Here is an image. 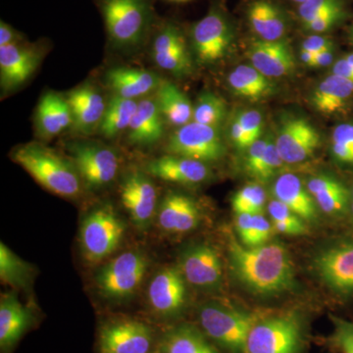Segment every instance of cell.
Returning <instances> with one entry per match:
<instances>
[{"mask_svg": "<svg viewBox=\"0 0 353 353\" xmlns=\"http://www.w3.org/2000/svg\"><path fill=\"white\" fill-rule=\"evenodd\" d=\"M228 254L234 278L254 296H275L296 288L294 262L289 250L280 241L248 248L230 234Z\"/></svg>", "mask_w": 353, "mask_h": 353, "instance_id": "cell-1", "label": "cell"}, {"mask_svg": "<svg viewBox=\"0 0 353 353\" xmlns=\"http://www.w3.org/2000/svg\"><path fill=\"white\" fill-rule=\"evenodd\" d=\"M13 159L43 188L57 196L77 197L81 178L75 166L46 146L30 143L13 153Z\"/></svg>", "mask_w": 353, "mask_h": 353, "instance_id": "cell-2", "label": "cell"}, {"mask_svg": "<svg viewBox=\"0 0 353 353\" xmlns=\"http://www.w3.org/2000/svg\"><path fill=\"white\" fill-rule=\"evenodd\" d=\"M304 343L303 320L296 311L261 318L255 322L243 353H299Z\"/></svg>", "mask_w": 353, "mask_h": 353, "instance_id": "cell-3", "label": "cell"}, {"mask_svg": "<svg viewBox=\"0 0 353 353\" xmlns=\"http://www.w3.org/2000/svg\"><path fill=\"white\" fill-rule=\"evenodd\" d=\"M259 316L218 303H208L199 310V320L206 336L230 353H243L246 340Z\"/></svg>", "mask_w": 353, "mask_h": 353, "instance_id": "cell-4", "label": "cell"}, {"mask_svg": "<svg viewBox=\"0 0 353 353\" xmlns=\"http://www.w3.org/2000/svg\"><path fill=\"white\" fill-rule=\"evenodd\" d=\"M313 273L334 296L353 297V238H343L322 248L312 259Z\"/></svg>", "mask_w": 353, "mask_h": 353, "instance_id": "cell-5", "label": "cell"}, {"mask_svg": "<svg viewBox=\"0 0 353 353\" xmlns=\"http://www.w3.org/2000/svg\"><path fill=\"white\" fill-rule=\"evenodd\" d=\"M125 225L110 208L95 209L85 217L81 228L80 240L83 256L97 263L112 254L125 233Z\"/></svg>", "mask_w": 353, "mask_h": 353, "instance_id": "cell-6", "label": "cell"}, {"mask_svg": "<svg viewBox=\"0 0 353 353\" xmlns=\"http://www.w3.org/2000/svg\"><path fill=\"white\" fill-rule=\"evenodd\" d=\"M102 13L109 37L119 46L138 44L150 24L148 0H104Z\"/></svg>", "mask_w": 353, "mask_h": 353, "instance_id": "cell-7", "label": "cell"}, {"mask_svg": "<svg viewBox=\"0 0 353 353\" xmlns=\"http://www.w3.org/2000/svg\"><path fill=\"white\" fill-rule=\"evenodd\" d=\"M148 268L143 253L129 250L102 267L97 275V288L102 296L112 301L130 299L143 283Z\"/></svg>", "mask_w": 353, "mask_h": 353, "instance_id": "cell-8", "label": "cell"}, {"mask_svg": "<svg viewBox=\"0 0 353 353\" xmlns=\"http://www.w3.org/2000/svg\"><path fill=\"white\" fill-rule=\"evenodd\" d=\"M167 152L208 163L218 161L224 157L226 148L216 128L192 121L172 134Z\"/></svg>", "mask_w": 353, "mask_h": 353, "instance_id": "cell-9", "label": "cell"}, {"mask_svg": "<svg viewBox=\"0 0 353 353\" xmlns=\"http://www.w3.org/2000/svg\"><path fill=\"white\" fill-rule=\"evenodd\" d=\"M74 166L88 189L105 187L119 172V157L108 146L99 143H77L71 148Z\"/></svg>", "mask_w": 353, "mask_h": 353, "instance_id": "cell-10", "label": "cell"}, {"mask_svg": "<svg viewBox=\"0 0 353 353\" xmlns=\"http://www.w3.org/2000/svg\"><path fill=\"white\" fill-rule=\"evenodd\" d=\"M233 39V28L218 11H211L192 27V46L201 63H215L226 57Z\"/></svg>", "mask_w": 353, "mask_h": 353, "instance_id": "cell-11", "label": "cell"}, {"mask_svg": "<svg viewBox=\"0 0 353 353\" xmlns=\"http://www.w3.org/2000/svg\"><path fill=\"white\" fill-rule=\"evenodd\" d=\"M152 345V329L138 320L108 323L99 334L101 353H150Z\"/></svg>", "mask_w": 353, "mask_h": 353, "instance_id": "cell-12", "label": "cell"}, {"mask_svg": "<svg viewBox=\"0 0 353 353\" xmlns=\"http://www.w3.org/2000/svg\"><path fill=\"white\" fill-rule=\"evenodd\" d=\"M187 283L179 266L158 272L148 287V301L152 310L163 318L180 314L187 303Z\"/></svg>", "mask_w": 353, "mask_h": 353, "instance_id": "cell-13", "label": "cell"}, {"mask_svg": "<svg viewBox=\"0 0 353 353\" xmlns=\"http://www.w3.org/2000/svg\"><path fill=\"white\" fill-rule=\"evenodd\" d=\"M179 267L185 281L199 289H215L222 281L219 253L208 243H197L185 250Z\"/></svg>", "mask_w": 353, "mask_h": 353, "instance_id": "cell-14", "label": "cell"}, {"mask_svg": "<svg viewBox=\"0 0 353 353\" xmlns=\"http://www.w3.org/2000/svg\"><path fill=\"white\" fill-rule=\"evenodd\" d=\"M275 143L285 163H301L317 150L320 134L304 118H290L281 127Z\"/></svg>", "mask_w": 353, "mask_h": 353, "instance_id": "cell-15", "label": "cell"}, {"mask_svg": "<svg viewBox=\"0 0 353 353\" xmlns=\"http://www.w3.org/2000/svg\"><path fill=\"white\" fill-rule=\"evenodd\" d=\"M121 201L139 229L150 226L157 212V192L145 174L137 171L127 176L121 187Z\"/></svg>", "mask_w": 353, "mask_h": 353, "instance_id": "cell-16", "label": "cell"}, {"mask_svg": "<svg viewBox=\"0 0 353 353\" xmlns=\"http://www.w3.org/2000/svg\"><path fill=\"white\" fill-rule=\"evenodd\" d=\"M152 54L159 68L173 75L187 76L192 72V57L185 37L175 25H165L158 32L153 41Z\"/></svg>", "mask_w": 353, "mask_h": 353, "instance_id": "cell-17", "label": "cell"}, {"mask_svg": "<svg viewBox=\"0 0 353 353\" xmlns=\"http://www.w3.org/2000/svg\"><path fill=\"white\" fill-rule=\"evenodd\" d=\"M41 54L21 43L0 46V82L4 92L24 85L38 69Z\"/></svg>", "mask_w": 353, "mask_h": 353, "instance_id": "cell-18", "label": "cell"}, {"mask_svg": "<svg viewBox=\"0 0 353 353\" xmlns=\"http://www.w3.org/2000/svg\"><path fill=\"white\" fill-rule=\"evenodd\" d=\"M201 211L194 199L179 192L165 196L157 212L159 227L169 233H187L199 226Z\"/></svg>", "mask_w": 353, "mask_h": 353, "instance_id": "cell-19", "label": "cell"}, {"mask_svg": "<svg viewBox=\"0 0 353 353\" xmlns=\"http://www.w3.org/2000/svg\"><path fill=\"white\" fill-rule=\"evenodd\" d=\"M67 101L73 115V125L82 134H92L101 127L108 103L99 90L92 85L76 88Z\"/></svg>", "mask_w": 353, "mask_h": 353, "instance_id": "cell-20", "label": "cell"}, {"mask_svg": "<svg viewBox=\"0 0 353 353\" xmlns=\"http://www.w3.org/2000/svg\"><path fill=\"white\" fill-rule=\"evenodd\" d=\"M252 66L268 78L289 75L294 69V59L289 44L285 41L259 39L250 46Z\"/></svg>", "mask_w": 353, "mask_h": 353, "instance_id": "cell-21", "label": "cell"}, {"mask_svg": "<svg viewBox=\"0 0 353 353\" xmlns=\"http://www.w3.org/2000/svg\"><path fill=\"white\" fill-rule=\"evenodd\" d=\"M317 208L331 217H343L350 212L352 190L334 176L321 174L309 179L306 183Z\"/></svg>", "mask_w": 353, "mask_h": 353, "instance_id": "cell-22", "label": "cell"}, {"mask_svg": "<svg viewBox=\"0 0 353 353\" xmlns=\"http://www.w3.org/2000/svg\"><path fill=\"white\" fill-rule=\"evenodd\" d=\"M150 175L166 182L196 185L204 182L210 175L205 163L190 158L169 154L152 160L148 165Z\"/></svg>", "mask_w": 353, "mask_h": 353, "instance_id": "cell-23", "label": "cell"}, {"mask_svg": "<svg viewBox=\"0 0 353 353\" xmlns=\"http://www.w3.org/2000/svg\"><path fill=\"white\" fill-rule=\"evenodd\" d=\"M272 192L274 199L283 202L305 222H313L317 218V204L299 176L292 173L279 176Z\"/></svg>", "mask_w": 353, "mask_h": 353, "instance_id": "cell-24", "label": "cell"}, {"mask_svg": "<svg viewBox=\"0 0 353 353\" xmlns=\"http://www.w3.org/2000/svg\"><path fill=\"white\" fill-rule=\"evenodd\" d=\"M128 141L132 145H154L164 134V117L157 97H146L139 101L138 109L128 129Z\"/></svg>", "mask_w": 353, "mask_h": 353, "instance_id": "cell-25", "label": "cell"}, {"mask_svg": "<svg viewBox=\"0 0 353 353\" xmlns=\"http://www.w3.org/2000/svg\"><path fill=\"white\" fill-rule=\"evenodd\" d=\"M109 87L115 95L137 101L160 87L159 78L152 72L132 67H117L106 75Z\"/></svg>", "mask_w": 353, "mask_h": 353, "instance_id": "cell-26", "label": "cell"}, {"mask_svg": "<svg viewBox=\"0 0 353 353\" xmlns=\"http://www.w3.org/2000/svg\"><path fill=\"white\" fill-rule=\"evenodd\" d=\"M32 323V313L14 292L3 294L0 301V347L10 350Z\"/></svg>", "mask_w": 353, "mask_h": 353, "instance_id": "cell-27", "label": "cell"}, {"mask_svg": "<svg viewBox=\"0 0 353 353\" xmlns=\"http://www.w3.org/2000/svg\"><path fill=\"white\" fill-rule=\"evenodd\" d=\"M37 125L43 138H53L73 125V115L67 97L48 92L39 101Z\"/></svg>", "mask_w": 353, "mask_h": 353, "instance_id": "cell-28", "label": "cell"}, {"mask_svg": "<svg viewBox=\"0 0 353 353\" xmlns=\"http://www.w3.org/2000/svg\"><path fill=\"white\" fill-rule=\"evenodd\" d=\"M157 101L164 119L172 126L180 128L192 122L194 108L189 97L173 83H161Z\"/></svg>", "mask_w": 353, "mask_h": 353, "instance_id": "cell-29", "label": "cell"}, {"mask_svg": "<svg viewBox=\"0 0 353 353\" xmlns=\"http://www.w3.org/2000/svg\"><path fill=\"white\" fill-rule=\"evenodd\" d=\"M352 94L353 82L332 74L316 88L311 101L319 112L333 114L345 108Z\"/></svg>", "mask_w": 353, "mask_h": 353, "instance_id": "cell-30", "label": "cell"}, {"mask_svg": "<svg viewBox=\"0 0 353 353\" xmlns=\"http://www.w3.org/2000/svg\"><path fill=\"white\" fill-rule=\"evenodd\" d=\"M160 353H219L209 343L205 334L192 325L175 327L165 334Z\"/></svg>", "mask_w": 353, "mask_h": 353, "instance_id": "cell-31", "label": "cell"}, {"mask_svg": "<svg viewBox=\"0 0 353 353\" xmlns=\"http://www.w3.org/2000/svg\"><path fill=\"white\" fill-rule=\"evenodd\" d=\"M228 82L234 94L253 101L268 97L274 88L268 77L248 65H240L234 69L228 77Z\"/></svg>", "mask_w": 353, "mask_h": 353, "instance_id": "cell-32", "label": "cell"}, {"mask_svg": "<svg viewBox=\"0 0 353 353\" xmlns=\"http://www.w3.org/2000/svg\"><path fill=\"white\" fill-rule=\"evenodd\" d=\"M139 101L114 95L108 103L99 132L105 138H114L126 131L138 109Z\"/></svg>", "mask_w": 353, "mask_h": 353, "instance_id": "cell-33", "label": "cell"}, {"mask_svg": "<svg viewBox=\"0 0 353 353\" xmlns=\"http://www.w3.org/2000/svg\"><path fill=\"white\" fill-rule=\"evenodd\" d=\"M274 228L263 214H239L236 231L241 245L255 248L270 241Z\"/></svg>", "mask_w": 353, "mask_h": 353, "instance_id": "cell-34", "label": "cell"}, {"mask_svg": "<svg viewBox=\"0 0 353 353\" xmlns=\"http://www.w3.org/2000/svg\"><path fill=\"white\" fill-rule=\"evenodd\" d=\"M32 267L21 259L3 243L0 245V278L15 289L27 290L32 283Z\"/></svg>", "mask_w": 353, "mask_h": 353, "instance_id": "cell-35", "label": "cell"}, {"mask_svg": "<svg viewBox=\"0 0 353 353\" xmlns=\"http://www.w3.org/2000/svg\"><path fill=\"white\" fill-rule=\"evenodd\" d=\"M274 230L288 236H303L307 233L305 221L292 212L288 206L277 199H272L267 206Z\"/></svg>", "mask_w": 353, "mask_h": 353, "instance_id": "cell-36", "label": "cell"}, {"mask_svg": "<svg viewBox=\"0 0 353 353\" xmlns=\"http://www.w3.org/2000/svg\"><path fill=\"white\" fill-rule=\"evenodd\" d=\"M227 114V106L220 97L213 92H206L201 94L194 108V122L205 126H220Z\"/></svg>", "mask_w": 353, "mask_h": 353, "instance_id": "cell-37", "label": "cell"}, {"mask_svg": "<svg viewBox=\"0 0 353 353\" xmlns=\"http://www.w3.org/2000/svg\"><path fill=\"white\" fill-rule=\"evenodd\" d=\"M266 204V194L259 183H250L239 190L232 199L236 215L262 214Z\"/></svg>", "mask_w": 353, "mask_h": 353, "instance_id": "cell-38", "label": "cell"}, {"mask_svg": "<svg viewBox=\"0 0 353 353\" xmlns=\"http://www.w3.org/2000/svg\"><path fill=\"white\" fill-rule=\"evenodd\" d=\"M331 150L336 161L353 166V123H343L334 130Z\"/></svg>", "mask_w": 353, "mask_h": 353, "instance_id": "cell-39", "label": "cell"}, {"mask_svg": "<svg viewBox=\"0 0 353 353\" xmlns=\"http://www.w3.org/2000/svg\"><path fill=\"white\" fill-rule=\"evenodd\" d=\"M331 321L334 326L329 336L331 347L340 353H353V322L333 315Z\"/></svg>", "mask_w": 353, "mask_h": 353, "instance_id": "cell-40", "label": "cell"}, {"mask_svg": "<svg viewBox=\"0 0 353 353\" xmlns=\"http://www.w3.org/2000/svg\"><path fill=\"white\" fill-rule=\"evenodd\" d=\"M284 163V160L278 152L275 141L269 138L263 159H262L259 171L255 176V180L259 181V182H266L280 170Z\"/></svg>", "mask_w": 353, "mask_h": 353, "instance_id": "cell-41", "label": "cell"}, {"mask_svg": "<svg viewBox=\"0 0 353 353\" xmlns=\"http://www.w3.org/2000/svg\"><path fill=\"white\" fill-rule=\"evenodd\" d=\"M340 7H343L341 0H306L299 6V16L305 25L323 14Z\"/></svg>", "mask_w": 353, "mask_h": 353, "instance_id": "cell-42", "label": "cell"}, {"mask_svg": "<svg viewBox=\"0 0 353 353\" xmlns=\"http://www.w3.org/2000/svg\"><path fill=\"white\" fill-rule=\"evenodd\" d=\"M245 132L248 145H252L259 141L262 132V116L256 110H248L236 116Z\"/></svg>", "mask_w": 353, "mask_h": 353, "instance_id": "cell-43", "label": "cell"}, {"mask_svg": "<svg viewBox=\"0 0 353 353\" xmlns=\"http://www.w3.org/2000/svg\"><path fill=\"white\" fill-rule=\"evenodd\" d=\"M268 139L269 138L259 139V141L252 143L248 150V154H246L245 161V169L246 173L252 176L253 179L256 176L260 164H261L262 159H263Z\"/></svg>", "mask_w": 353, "mask_h": 353, "instance_id": "cell-44", "label": "cell"}, {"mask_svg": "<svg viewBox=\"0 0 353 353\" xmlns=\"http://www.w3.org/2000/svg\"><path fill=\"white\" fill-rule=\"evenodd\" d=\"M343 15H345L343 7H340V8L334 9V10L323 14L316 19L304 25V27L308 31L321 34V32L329 31L336 23L340 22L343 19Z\"/></svg>", "mask_w": 353, "mask_h": 353, "instance_id": "cell-45", "label": "cell"}, {"mask_svg": "<svg viewBox=\"0 0 353 353\" xmlns=\"http://www.w3.org/2000/svg\"><path fill=\"white\" fill-rule=\"evenodd\" d=\"M301 50L310 51L313 54H318L322 51L333 50V41L326 37L314 34L309 37L303 41Z\"/></svg>", "mask_w": 353, "mask_h": 353, "instance_id": "cell-46", "label": "cell"}, {"mask_svg": "<svg viewBox=\"0 0 353 353\" xmlns=\"http://www.w3.org/2000/svg\"><path fill=\"white\" fill-rule=\"evenodd\" d=\"M230 136H231L232 141H233L234 145H236L238 150H248V148H250L245 132L243 131V127H241L240 121L236 119V118L232 123Z\"/></svg>", "mask_w": 353, "mask_h": 353, "instance_id": "cell-47", "label": "cell"}, {"mask_svg": "<svg viewBox=\"0 0 353 353\" xmlns=\"http://www.w3.org/2000/svg\"><path fill=\"white\" fill-rule=\"evenodd\" d=\"M21 39H21L19 32L16 31L12 26L1 21L0 23V46L20 43Z\"/></svg>", "mask_w": 353, "mask_h": 353, "instance_id": "cell-48", "label": "cell"}, {"mask_svg": "<svg viewBox=\"0 0 353 353\" xmlns=\"http://www.w3.org/2000/svg\"><path fill=\"white\" fill-rule=\"evenodd\" d=\"M333 74L343 77L353 82V65L348 63L345 58H341L334 64Z\"/></svg>", "mask_w": 353, "mask_h": 353, "instance_id": "cell-49", "label": "cell"}, {"mask_svg": "<svg viewBox=\"0 0 353 353\" xmlns=\"http://www.w3.org/2000/svg\"><path fill=\"white\" fill-rule=\"evenodd\" d=\"M333 50L322 51L315 55L314 67H326L333 62Z\"/></svg>", "mask_w": 353, "mask_h": 353, "instance_id": "cell-50", "label": "cell"}, {"mask_svg": "<svg viewBox=\"0 0 353 353\" xmlns=\"http://www.w3.org/2000/svg\"><path fill=\"white\" fill-rule=\"evenodd\" d=\"M301 59L304 64L308 65L310 67H314L315 63V54H313L310 51L301 50Z\"/></svg>", "mask_w": 353, "mask_h": 353, "instance_id": "cell-51", "label": "cell"}, {"mask_svg": "<svg viewBox=\"0 0 353 353\" xmlns=\"http://www.w3.org/2000/svg\"><path fill=\"white\" fill-rule=\"evenodd\" d=\"M348 62V63L353 65V53L348 54L347 57H343Z\"/></svg>", "mask_w": 353, "mask_h": 353, "instance_id": "cell-52", "label": "cell"}, {"mask_svg": "<svg viewBox=\"0 0 353 353\" xmlns=\"http://www.w3.org/2000/svg\"><path fill=\"white\" fill-rule=\"evenodd\" d=\"M350 214H352L353 218V187L352 190V201H350Z\"/></svg>", "mask_w": 353, "mask_h": 353, "instance_id": "cell-53", "label": "cell"}, {"mask_svg": "<svg viewBox=\"0 0 353 353\" xmlns=\"http://www.w3.org/2000/svg\"><path fill=\"white\" fill-rule=\"evenodd\" d=\"M348 39H350V43L353 44V26L352 27V29H350V37H348Z\"/></svg>", "mask_w": 353, "mask_h": 353, "instance_id": "cell-54", "label": "cell"}, {"mask_svg": "<svg viewBox=\"0 0 353 353\" xmlns=\"http://www.w3.org/2000/svg\"><path fill=\"white\" fill-rule=\"evenodd\" d=\"M292 1L297 2V3H303V2H305L306 0H292Z\"/></svg>", "mask_w": 353, "mask_h": 353, "instance_id": "cell-55", "label": "cell"}, {"mask_svg": "<svg viewBox=\"0 0 353 353\" xmlns=\"http://www.w3.org/2000/svg\"><path fill=\"white\" fill-rule=\"evenodd\" d=\"M169 1L185 2V1H189V0H169Z\"/></svg>", "mask_w": 353, "mask_h": 353, "instance_id": "cell-56", "label": "cell"}]
</instances>
